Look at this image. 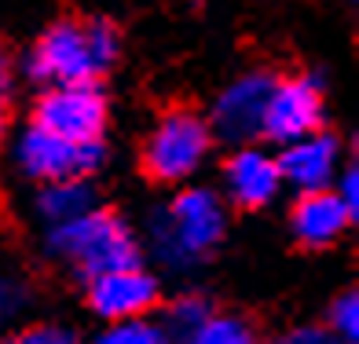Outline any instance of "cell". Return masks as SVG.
<instances>
[{
	"label": "cell",
	"instance_id": "obj_1",
	"mask_svg": "<svg viewBox=\"0 0 359 344\" xmlns=\"http://www.w3.org/2000/svg\"><path fill=\"white\" fill-rule=\"evenodd\" d=\"M118 59V29L103 19H62L48 26L26 59V74L44 85H95Z\"/></svg>",
	"mask_w": 359,
	"mask_h": 344
},
{
	"label": "cell",
	"instance_id": "obj_2",
	"mask_svg": "<svg viewBox=\"0 0 359 344\" xmlns=\"http://www.w3.org/2000/svg\"><path fill=\"white\" fill-rule=\"evenodd\" d=\"M224 227H227L224 202L205 187H191V191H180L151 220V249L161 264L191 268L205 253L217 249V242L224 238Z\"/></svg>",
	"mask_w": 359,
	"mask_h": 344
},
{
	"label": "cell",
	"instance_id": "obj_3",
	"mask_svg": "<svg viewBox=\"0 0 359 344\" xmlns=\"http://www.w3.org/2000/svg\"><path fill=\"white\" fill-rule=\"evenodd\" d=\"M48 253L67 260L85 278L140 264L136 235L128 231L125 220H118L114 212H103V209H92L70 223L48 227Z\"/></svg>",
	"mask_w": 359,
	"mask_h": 344
},
{
	"label": "cell",
	"instance_id": "obj_4",
	"mask_svg": "<svg viewBox=\"0 0 359 344\" xmlns=\"http://www.w3.org/2000/svg\"><path fill=\"white\" fill-rule=\"evenodd\" d=\"M213 132L209 125L191 110H172L158 121L143 146V169L161 184H180L202 169V161L209 154Z\"/></svg>",
	"mask_w": 359,
	"mask_h": 344
},
{
	"label": "cell",
	"instance_id": "obj_5",
	"mask_svg": "<svg viewBox=\"0 0 359 344\" xmlns=\"http://www.w3.org/2000/svg\"><path fill=\"white\" fill-rule=\"evenodd\" d=\"M103 143H67L44 128L29 125L15 139V165L22 176L41 179V184H55V179H88L103 165Z\"/></svg>",
	"mask_w": 359,
	"mask_h": 344
},
{
	"label": "cell",
	"instance_id": "obj_6",
	"mask_svg": "<svg viewBox=\"0 0 359 344\" xmlns=\"http://www.w3.org/2000/svg\"><path fill=\"white\" fill-rule=\"evenodd\" d=\"M34 125L67 143H103L107 99L95 85H52L37 99Z\"/></svg>",
	"mask_w": 359,
	"mask_h": 344
},
{
	"label": "cell",
	"instance_id": "obj_7",
	"mask_svg": "<svg viewBox=\"0 0 359 344\" xmlns=\"http://www.w3.org/2000/svg\"><path fill=\"white\" fill-rule=\"evenodd\" d=\"M275 77L271 74H242L238 81H231L220 99L213 103V121H209V132H217L227 143H250L260 136L264 128V110L271 99Z\"/></svg>",
	"mask_w": 359,
	"mask_h": 344
},
{
	"label": "cell",
	"instance_id": "obj_8",
	"mask_svg": "<svg viewBox=\"0 0 359 344\" xmlns=\"http://www.w3.org/2000/svg\"><path fill=\"white\" fill-rule=\"evenodd\" d=\"M319 121H323V85H319V77L275 81L260 136H268V139L286 146V143L301 139L308 132H319Z\"/></svg>",
	"mask_w": 359,
	"mask_h": 344
},
{
	"label": "cell",
	"instance_id": "obj_9",
	"mask_svg": "<svg viewBox=\"0 0 359 344\" xmlns=\"http://www.w3.org/2000/svg\"><path fill=\"white\" fill-rule=\"evenodd\" d=\"M88 304L107 322L143 319L158 304V282L140 264L88 278Z\"/></svg>",
	"mask_w": 359,
	"mask_h": 344
},
{
	"label": "cell",
	"instance_id": "obj_10",
	"mask_svg": "<svg viewBox=\"0 0 359 344\" xmlns=\"http://www.w3.org/2000/svg\"><path fill=\"white\" fill-rule=\"evenodd\" d=\"M279 161L283 184H293L297 191H330L334 176L341 169V143L330 132H308L301 139L286 143Z\"/></svg>",
	"mask_w": 359,
	"mask_h": 344
},
{
	"label": "cell",
	"instance_id": "obj_11",
	"mask_svg": "<svg viewBox=\"0 0 359 344\" xmlns=\"http://www.w3.org/2000/svg\"><path fill=\"white\" fill-rule=\"evenodd\" d=\"M224 187H227V198L242 209L268 205L283 187L279 161L264 151H257V146H242L224 165Z\"/></svg>",
	"mask_w": 359,
	"mask_h": 344
},
{
	"label": "cell",
	"instance_id": "obj_12",
	"mask_svg": "<svg viewBox=\"0 0 359 344\" xmlns=\"http://www.w3.org/2000/svg\"><path fill=\"white\" fill-rule=\"evenodd\" d=\"M290 223H293L297 242L312 245V249H323V245H330L345 235V227L352 223V212L345 209V202L334 191H308L293 205Z\"/></svg>",
	"mask_w": 359,
	"mask_h": 344
},
{
	"label": "cell",
	"instance_id": "obj_13",
	"mask_svg": "<svg viewBox=\"0 0 359 344\" xmlns=\"http://www.w3.org/2000/svg\"><path fill=\"white\" fill-rule=\"evenodd\" d=\"M92 209H95V191L88 179H55V184H44L37 194V212L48 227L70 223Z\"/></svg>",
	"mask_w": 359,
	"mask_h": 344
},
{
	"label": "cell",
	"instance_id": "obj_14",
	"mask_svg": "<svg viewBox=\"0 0 359 344\" xmlns=\"http://www.w3.org/2000/svg\"><path fill=\"white\" fill-rule=\"evenodd\" d=\"M180 344H257V330L238 315H209L198 330Z\"/></svg>",
	"mask_w": 359,
	"mask_h": 344
},
{
	"label": "cell",
	"instance_id": "obj_15",
	"mask_svg": "<svg viewBox=\"0 0 359 344\" xmlns=\"http://www.w3.org/2000/svg\"><path fill=\"white\" fill-rule=\"evenodd\" d=\"M213 315V308H209V301L205 297H194V293H187V297H176L169 308H165V330L169 337H176V340H187L198 326Z\"/></svg>",
	"mask_w": 359,
	"mask_h": 344
},
{
	"label": "cell",
	"instance_id": "obj_16",
	"mask_svg": "<svg viewBox=\"0 0 359 344\" xmlns=\"http://www.w3.org/2000/svg\"><path fill=\"white\" fill-rule=\"evenodd\" d=\"M100 344H172V337L151 319H125L110 322V330L100 337Z\"/></svg>",
	"mask_w": 359,
	"mask_h": 344
},
{
	"label": "cell",
	"instance_id": "obj_17",
	"mask_svg": "<svg viewBox=\"0 0 359 344\" xmlns=\"http://www.w3.org/2000/svg\"><path fill=\"white\" fill-rule=\"evenodd\" d=\"M330 333L337 344H359V293H341L330 308Z\"/></svg>",
	"mask_w": 359,
	"mask_h": 344
},
{
	"label": "cell",
	"instance_id": "obj_18",
	"mask_svg": "<svg viewBox=\"0 0 359 344\" xmlns=\"http://www.w3.org/2000/svg\"><path fill=\"white\" fill-rule=\"evenodd\" d=\"M8 344H77V337L67 330V326H52V322H44V326H29V330L15 333Z\"/></svg>",
	"mask_w": 359,
	"mask_h": 344
},
{
	"label": "cell",
	"instance_id": "obj_19",
	"mask_svg": "<svg viewBox=\"0 0 359 344\" xmlns=\"http://www.w3.org/2000/svg\"><path fill=\"white\" fill-rule=\"evenodd\" d=\"M271 344H337V337L323 326H297V330H286L283 337H275Z\"/></svg>",
	"mask_w": 359,
	"mask_h": 344
},
{
	"label": "cell",
	"instance_id": "obj_20",
	"mask_svg": "<svg viewBox=\"0 0 359 344\" xmlns=\"http://www.w3.org/2000/svg\"><path fill=\"white\" fill-rule=\"evenodd\" d=\"M11 95H15V74H11V59H8V52L0 48V136H4V125H8Z\"/></svg>",
	"mask_w": 359,
	"mask_h": 344
},
{
	"label": "cell",
	"instance_id": "obj_21",
	"mask_svg": "<svg viewBox=\"0 0 359 344\" xmlns=\"http://www.w3.org/2000/svg\"><path fill=\"white\" fill-rule=\"evenodd\" d=\"M341 202H345V209L352 212V220H355V212H359V169H345L341 172V191H334Z\"/></svg>",
	"mask_w": 359,
	"mask_h": 344
},
{
	"label": "cell",
	"instance_id": "obj_22",
	"mask_svg": "<svg viewBox=\"0 0 359 344\" xmlns=\"http://www.w3.org/2000/svg\"><path fill=\"white\" fill-rule=\"evenodd\" d=\"M19 301H22L19 286H15V282H8V278L0 275V326H4V322L15 315V308H19Z\"/></svg>",
	"mask_w": 359,
	"mask_h": 344
}]
</instances>
